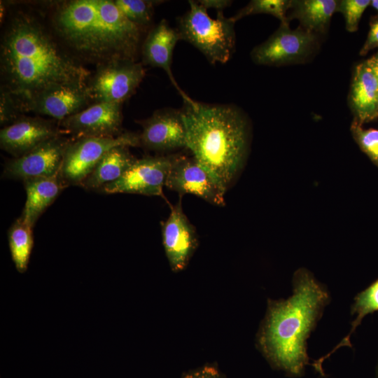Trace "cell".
<instances>
[{
    "label": "cell",
    "mask_w": 378,
    "mask_h": 378,
    "mask_svg": "<svg viewBox=\"0 0 378 378\" xmlns=\"http://www.w3.org/2000/svg\"><path fill=\"white\" fill-rule=\"evenodd\" d=\"M137 122L142 127L139 134L140 146L157 152L186 147V130L181 110L158 109Z\"/></svg>",
    "instance_id": "9a60e30c"
},
{
    "label": "cell",
    "mask_w": 378,
    "mask_h": 378,
    "mask_svg": "<svg viewBox=\"0 0 378 378\" xmlns=\"http://www.w3.org/2000/svg\"><path fill=\"white\" fill-rule=\"evenodd\" d=\"M370 4L372 6L373 8H374L378 11V0L371 1Z\"/></svg>",
    "instance_id": "d6a6232c"
},
{
    "label": "cell",
    "mask_w": 378,
    "mask_h": 378,
    "mask_svg": "<svg viewBox=\"0 0 378 378\" xmlns=\"http://www.w3.org/2000/svg\"><path fill=\"white\" fill-rule=\"evenodd\" d=\"M188 3L189 10L178 21L180 39L197 48L212 64L226 63L235 48V22L223 12L213 19L198 1Z\"/></svg>",
    "instance_id": "5b68a950"
},
{
    "label": "cell",
    "mask_w": 378,
    "mask_h": 378,
    "mask_svg": "<svg viewBox=\"0 0 378 378\" xmlns=\"http://www.w3.org/2000/svg\"><path fill=\"white\" fill-rule=\"evenodd\" d=\"M8 239L15 268L18 272L23 273L27 269L34 245L32 227L20 216L10 226Z\"/></svg>",
    "instance_id": "603a6c76"
},
{
    "label": "cell",
    "mask_w": 378,
    "mask_h": 378,
    "mask_svg": "<svg viewBox=\"0 0 378 378\" xmlns=\"http://www.w3.org/2000/svg\"><path fill=\"white\" fill-rule=\"evenodd\" d=\"M197 1L205 9H215L217 12H223V10L230 6L232 2L230 0H200Z\"/></svg>",
    "instance_id": "4dcf8cb0"
},
{
    "label": "cell",
    "mask_w": 378,
    "mask_h": 378,
    "mask_svg": "<svg viewBox=\"0 0 378 378\" xmlns=\"http://www.w3.org/2000/svg\"><path fill=\"white\" fill-rule=\"evenodd\" d=\"M0 70L1 88L18 101L21 108L46 88L63 83L87 85L92 76L60 44L41 12L23 8H15L6 21Z\"/></svg>",
    "instance_id": "6da1fadb"
},
{
    "label": "cell",
    "mask_w": 378,
    "mask_h": 378,
    "mask_svg": "<svg viewBox=\"0 0 378 378\" xmlns=\"http://www.w3.org/2000/svg\"><path fill=\"white\" fill-rule=\"evenodd\" d=\"M377 378H378V366H377Z\"/></svg>",
    "instance_id": "836d02e7"
},
{
    "label": "cell",
    "mask_w": 378,
    "mask_h": 378,
    "mask_svg": "<svg viewBox=\"0 0 378 378\" xmlns=\"http://www.w3.org/2000/svg\"><path fill=\"white\" fill-rule=\"evenodd\" d=\"M162 235L171 269L174 272L183 270L194 253L198 240L195 227L183 211L181 197L162 223Z\"/></svg>",
    "instance_id": "2e32d148"
},
{
    "label": "cell",
    "mask_w": 378,
    "mask_h": 378,
    "mask_svg": "<svg viewBox=\"0 0 378 378\" xmlns=\"http://www.w3.org/2000/svg\"><path fill=\"white\" fill-rule=\"evenodd\" d=\"M144 76L141 62L115 59L97 66L87 85L93 102L122 104L134 93Z\"/></svg>",
    "instance_id": "52a82bcc"
},
{
    "label": "cell",
    "mask_w": 378,
    "mask_h": 378,
    "mask_svg": "<svg viewBox=\"0 0 378 378\" xmlns=\"http://www.w3.org/2000/svg\"><path fill=\"white\" fill-rule=\"evenodd\" d=\"M62 134L57 121L24 115L1 129L0 146L14 158H18Z\"/></svg>",
    "instance_id": "5bb4252c"
},
{
    "label": "cell",
    "mask_w": 378,
    "mask_h": 378,
    "mask_svg": "<svg viewBox=\"0 0 378 378\" xmlns=\"http://www.w3.org/2000/svg\"><path fill=\"white\" fill-rule=\"evenodd\" d=\"M47 19L60 44L82 64L136 61L144 27L129 20L114 0L53 2Z\"/></svg>",
    "instance_id": "7a4b0ae2"
},
{
    "label": "cell",
    "mask_w": 378,
    "mask_h": 378,
    "mask_svg": "<svg viewBox=\"0 0 378 378\" xmlns=\"http://www.w3.org/2000/svg\"><path fill=\"white\" fill-rule=\"evenodd\" d=\"M174 158V155H169L136 159L118 180L106 184L100 190L106 194L162 196Z\"/></svg>",
    "instance_id": "9c48e42d"
},
{
    "label": "cell",
    "mask_w": 378,
    "mask_h": 378,
    "mask_svg": "<svg viewBox=\"0 0 378 378\" xmlns=\"http://www.w3.org/2000/svg\"><path fill=\"white\" fill-rule=\"evenodd\" d=\"M292 282L290 297L268 300L257 342L274 368L298 377L304 374L309 364L307 340L330 302V295L305 268L294 273Z\"/></svg>",
    "instance_id": "3957f363"
},
{
    "label": "cell",
    "mask_w": 378,
    "mask_h": 378,
    "mask_svg": "<svg viewBox=\"0 0 378 378\" xmlns=\"http://www.w3.org/2000/svg\"><path fill=\"white\" fill-rule=\"evenodd\" d=\"M351 132L361 150L378 167V130L365 129L353 121Z\"/></svg>",
    "instance_id": "484cf974"
},
{
    "label": "cell",
    "mask_w": 378,
    "mask_h": 378,
    "mask_svg": "<svg viewBox=\"0 0 378 378\" xmlns=\"http://www.w3.org/2000/svg\"><path fill=\"white\" fill-rule=\"evenodd\" d=\"M317 36L301 27L289 28L281 23L279 29L265 41L253 48L251 56L257 64L280 66L302 62L314 51Z\"/></svg>",
    "instance_id": "ba28073f"
},
{
    "label": "cell",
    "mask_w": 378,
    "mask_h": 378,
    "mask_svg": "<svg viewBox=\"0 0 378 378\" xmlns=\"http://www.w3.org/2000/svg\"><path fill=\"white\" fill-rule=\"evenodd\" d=\"M93 103L88 85L58 84L45 89L23 104L24 113L32 112L60 122Z\"/></svg>",
    "instance_id": "7c38bea8"
},
{
    "label": "cell",
    "mask_w": 378,
    "mask_h": 378,
    "mask_svg": "<svg viewBox=\"0 0 378 378\" xmlns=\"http://www.w3.org/2000/svg\"><path fill=\"white\" fill-rule=\"evenodd\" d=\"M181 40L177 29L171 27L165 19L150 30L141 45L143 65L162 69L173 85L183 97V101L190 98L178 86L172 71V56L174 47Z\"/></svg>",
    "instance_id": "e0dca14e"
},
{
    "label": "cell",
    "mask_w": 378,
    "mask_h": 378,
    "mask_svg": "<svg viewBox=\"0 0 378 378\" xmlns=\"http://www.w3.org/2000/svg\"><path fill=\"white\" fill-rule=\"evenodd\" d=\"M122 104L93 102L85 109L58 122L74 139L115 137L122 133Z\"/></svg>",
    "instance_id": "4fadbf2b"
},
{
    "label": "cell",
    "mask_w": 378,
    "mask_h": 378,
    "mask_svg": "<svg viewBox=\"0 0 378 378\" xmlns=\"http://www.w3.org/2000/svg\"><path fill=\"white\" fill-rule=\"evenodd\" d=\"M183 378H225L216 368L204 367L187 374Z\"/></svg>",
    "instance_id": "f546056e"
},
{
    "label": "cell",
    "mask_w": 378,
    "mask_h": 378,
    "mask_svg": "<svg viewBox=\"0 0 378 378\" xmlns=\"http://www.w3.org/2000/svg\"><path fill=\"white\" fill-rule=\"evenodd\" d=\"M23 182L27 200L20 217L33 228L40 216L68 186L62 180L60 171L51 176Z\"/></svg>",
    "instance_id": "d6986e66"
},
{
    "label": "cell",
    "mask_w": 378,
    "mask_h": 378,
    "mask_svg": "<svg viewBox=\"0 0 378 378\" xmlns=\"http://www.w3.org/2000/svg\"><path fill=\"white\" fill-rule=\"evenodd\" d=\"M24 115L18 101L6 90L1 88L0 123L5 127Z\"/></svg>",
    "instance_id": "83f0119b"
},
{
    "label": "cell",
    "mask_w": 378,
    "mask_h": 378,
    "mask_svg": "<svg viewBox=\"0 0 378 378\" xmlns=\"http://www.w3.org/2000/svg\"><path fill=\"white\" fill-rule=\"evenodd\" d=\"M115 5L124 15L133 23L144 27L152 20L154 6L160 1L114 0Z\"/></svg>",
    "instance_id": "d4e9b609"
},
{
    "label": "cell",
    "mask_w": 378,
    "mask_h": 378,
    "mask_svg": "<svg viewBox=\"0 0 378 378\" xmlns=\"http://www.w3.org/2000/svg\"><path fill=\"white\" fill-rule=\"evenodd\" d=\"M349 105L354 121L361 125L378 118V81L365 62L354 69Z\"/></svg>",
    "instance_id": "ac0fdd59"
},
{
    "label": "cell",
    "mask_w": 378,
    "mask_h": 378,
    "mask_svg": "<svg viewBox=\"0 0 378 378\" xmlns=\"http://www.w3.org/2000/svg\"><path fill=\"white\" fill-rule=\"evenodd\" d=\"M129 148L118 146L108 150L80 186L87 190H101L118 180L136 160Z\"/></svg>",
    "instance_id": "ffe728a7"
},
{
    "label": "cell",
    "mask_w": 378,
    "mask_h": 378,
    "mask_svg": "<svg viewBox=\"0 0 378 378\" xmlns=\"http://www.w3.org/2000/svg\"><path fill=\"white\" fill-rule=\"evenodd\" d=\"M118 146H140L139 134L125 132L115 137H83L71 141L65 150L60 175L67 185H80L104 154Z\"/></svg>",
    "instance_id": "8992f818"
},
{
    "label": "cell",
    "mask_w": 378,
    "mask_h": 378,
    "mask_svg": "<svg viewBox=\"0 0 378 378\" xmlns=\"http://www.w3.org/2000/svg\"><path fill=\"white\" fill-rule=\"evenodd\" d=\"M376 311H378V279L368 288L358 293L354 298V302L351 307V314L356 316V317L351 323L350 332L330 353L314 360L315 365L318 368H321L324 360L328 358L337 349L346 346H351L350 342L351 335L361 323L365 316Z\"/></svg>",
    "instance_id": "7402d4cb"
},
{
    "label": "cell",
    "mask_w": 378,
    "mask_h": 378,
    "mask_svg": "<svg viewBox=\"0 0 378 378\" xmlns=\"http://www.w3.org/2000/svg\"><path fill=\"white\" fill-rule=\"evenodd\" d=\"M337 1L335 0H297L291 1L290 15L287 19L299 20L304 30L315 34L324 33L336 11Z\"/></svg>",
    "instance_id": "44dd1931"
},
{
    "label": "cell",
    "mask_w": 378,
    "mask_h": 378,
    "mask_svg": "<svg viewBox=\"0 0 378 378\" xmlns=\"http://www.w3.org/2000/svg\"><path fill=\"white\" fill-rule=\"evenodd\" d=\"M186 148L227 191L242 167L249 139L248 120L237 106L184 101L181 110Z\"/></svg>",
    "instance_id": "277c9868"
},
{
    "label": "cell",
    "mask_w": 378,
    "mask_h": 378,
    "mask_svg": "<svg viewBox=\"0 0 378 378\" xmlns=\"http://www.w3.org/2000/svg\"><path fill=\"white\" fill-rule=\"evenodd\" d=\"M365 62L378 81V52Z\"/></svg>",
    "instance_id": "1f68e13d"
},
{
    "label": "cell",
    "mask_w": 378,
    "mask_h": 378,
    "mask_svg": "<svg viewBox=\"0 0 378 378\" xmlns=\"http://www.w3.org/2000/svg\"><path fill=\"white\" fill-rule=\"evenodd\" d=\"M165 186L181 195L192 194L214 205H225L226 190L197 160L175 155Z\"/></svg>",
    "instance_id": "30bf717a"
},
{
    "label": "cell",
    "mask_w": 378,
    "mask_h": 378,
    "mask_svg": "<svg viewBox=\"0 0 378 378\" xmlns=\"http://www.w3.org/2000/svg\"><path fill=\"white\" fill-rule=\"evenodd\" d=\"M290 3L291 1L287 0H252L230 18L236 22L247 15L264 13L276 17L281 23L288 24L286 13Z\"/></svg>",
    "instance_id": "cb8c5ba5"
},
{
    "label": "cell",
    "mask_w": 378,
    "mask_h": 378,
    "mask_svg": "<svg viewBox=\"0 0 378 378\" xmlns=\"http://www.w3.org/2000/svg\"><path fill=\"white\" fill-rule=\"evenodd\" d=\"M370 0H342L337 1L336 11L341 12L345 20L346 29L354 32L358 28L360 18L370 4Z\"/></svg>",
    "instance_id": "4316f807"
},
{
    "label": "cell",
    "mask_w": 378,
    "mask_h": 378,
    "mask_svg": "<svg viewBox=\"0 0 378 378\" xmlns=\"http://www.w3.org/2000/svg\"><path fill=\"white\" fill-rule=\"evenodd\" d=\"M375 48H378V20H376L371 24L367 40L363 45L360 54L361 55H365L370 50Z\"/></svg>",
    "instance_id": "f1b7e54d"
},
{
    "label": "cell",
    "mask_w": 378,
    "mask_h": 378,
    "mask_svg": "<svg viewBox=\"0 0 378 378\" xmlns=\"http://www.w3.org/2000/svg\"><path fill=\"white\" fill-rule=\"evenodd\" d=\"M72 139L59 135L20 157L8 160L2 176L24 181L56 174L60 171L65 150Z\"/></svg>",
    "instance_id": "8fae6325"
}]
</instances>
